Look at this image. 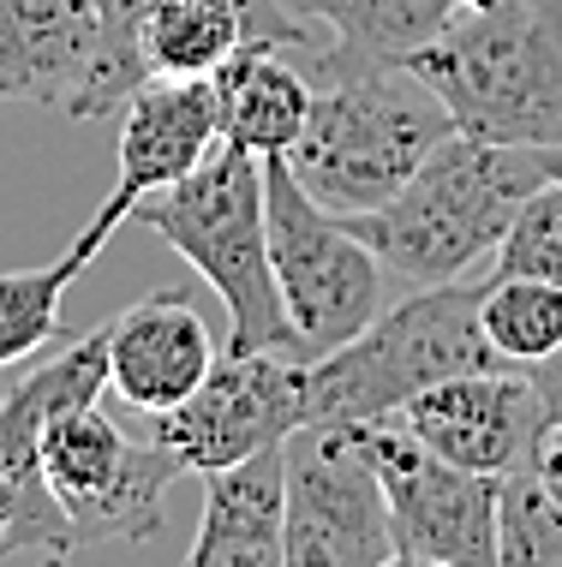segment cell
Wrapping results in <instances>:
<instances>
[{"label": "cell", "mask_w": 562, "mask_h": 567, "mask_svg": "<svg viewBox=\"0 0 562 567\" xmlns=\"http://www.w3.org/2000/svg\"><path fill=\"white\" fill-rule=\"evenodd\" d=\"M84 275L67 251L42 269H7L0 275V371L37 359L42 347L60 341V299Z\"/></svg>", "instance_id": "20"}, {"label": "cell", "mask_w": 562, "mask_h": 567, "mask_svg": "<svg viewBox=\"0 0 562 567\" xmlns=\"http://www.w3.org/2000/svg\"><path fill=\"white\" fill-rule=\"evenodd\" d=\"M479 323L497 359L533 371L562 347V287L539 275H491L479 293Z\"/></svg>", "instance_id": "19"}, {"label": "cell", "mask_w": 562, "mask_h": 567, "mask_svg": "<svg viewBox=\"0 0 562 567\" xmlns=\"http://www.w3.org/2000/svg\"><path fill=\"white\" fill-rule=\"evenodd\" d=\"M109 42L126 90L150 79H216L239 49H306L311 19L294 0H109Z\"/></svg>", "instance_id": "9"}, {"label": "cell", "mask_w": 562, "mask_h": 567, "mask_svg": "<svg viewBox=\"0 0 562 567\" xmlns=\"http://www.w3.org/2000/svg\"><path fill=\"white\" fill-rule=\"evenodd\" d=\"M449 132L454 120L437 90L407 66H384L317 84L306 132L287 150V162L317 204L347 216V209L389 204Z\"/></svg>", "instance_id": "5"}, {"label": "cell", "mask_w": 562, "mask_h": 567, "mask_svg": "<svg viewBox=\"0 0 562 567\" xmlns=\"http://www.w3.org/2000/svg\"><path fill=\"white\" fill-rule=\"evenodd\" d=\"M539 156H544V174L562 179V150H539Z\"/></svg>", "instance_id": "25"}, {"label": "cell", "mask_w": 562, "mask_h": 567, "mask_svg": "<svg viewBox=\"0 0 562 567\" xmlns=\"http://www.w3.org/2000/svg\"><path fill=\"white\" fill-rule=\"evenodd\" d=\"M544 156L521 144H479L449 132L389 204L347 209V227L407 281L443 287L497 257L514 209L544 186Z\"/></svg>", "instance_id": "1"}, {"label": "cell", "mask_w": 562, "mask_h": 567, "mask_svg": "<svg viewBox=\"0 0 562 567\" xmlns=\"http://www.w3.org/2000/svg\"><path fill=\"white\" fill-rule=\"evenodd\" d=\"M533 389H539V406H544V424H562V347L551 352L544 364H533Z\"/></svg>", "instance_id": "23"}, {"label": "cell", "mask_w": 562, "mask_h": 567, "mask_svg": "<svg viewBox=\"0 0 562 567\" xmlns=\"http://www.w3.org/2000/svg\"><path fill=\"white\" fill-rule=\"evenodd\" d=\"M150 234H162L186 264L210 281L227 311V347L234 352H287L299 359L294 317L282 305L276 264H269V216H264V156L222 144L132 209Z\"/></svg>", "instance_id": "2"}, {"label": "cell", "mask_w": 562, "mask_h": 567, "mask_svg": "<svg viewBox=\"0 0 562 567\" xmlns=\"http://www.w3.org/2000/svg\"><path fill=\"white\" fill-rule=\"evenodd\" d=\"M264 216H269V264H276L282 305L294 317L299 359H324L347 347L384 311V257L324 209L294 174L287 156H264Z\"/></svg>", "instance_id": "6"}, {"label": "cell", "mask_w": 562, "mask_h": 567, "mask_svg": "<svg viewBox=\"0 0 562 567\" xmlns=\"http://www.w3.org/2000/svg\"><path fill=\"white\" fill-rule=\"evenodd\" d=\"M395 419H401L425 449H437L443 460H454V466H467V472H484V478H509V472L533 466L539 436H544L539 389L521 364L443 377L425 394H413Z\"/></svg>", "instance_id": "14"}, {"label": "cell", "mask_w": 562, "mask_h": 567, "mask_svg": "<svg viewBox=\"0 0 562 567\" xmlns=\"http://www.w3.org/2000/svg\"><path fill=\"white\" fill-rule=\"evenodd\" d=\"M287 442L204 472V519L186 549L192 567H287Z\"/></svg>", "instance_id": "16"}, {"label": "cell", "mask_w": 562, "mask_h": 567, "mask_svg": "<svg viewBox=\"0 0 562 567\" xmlns=\"http://www.w3.org/2000/svg\"><path fill=\"white\" fill-rule=\"evenodd\" d=\"M347 431L384 484L395 567H497V478L425 449L401 419Z\"/></svg>", "instance_id": "8"}, {"label": "cell", "mask_w": 562, "mask_h": 567, "mask_svg": "<svg viewBox=\"0 0 562 567\" xmlns=\"http://www.w3.org/2000/svg\"><path fill=\"white\" fill-rule=\"evenodd\" d=\"M497 567H562V502L539 466L497 478Z\"/></svg>", "instance_id": "21"}, {"label": "cell", "mask_w": 562, "mask_h": 567, "mask_svg": "<svg viewBox=\"0 0 562 567\" xmlns=\"http://www.w3.org/2000/svg\"><path fill=\"white\" fill-rule=\"evenodd\" d=\"M287 567H395L389 502L347 424L287 436Z\"/></svg>", "instance_id": "10"}, {"label": "cell", "mask_w": 562, "mask_h": 567, "mask_svg": "<svg viewBox=\"0 0 562 567\" xmlns=\"http://www.w3.org/2000/svg\"><path fill=\"white\" fill-rule=\"evenodd\" d=\"M533 466H539V478L551 484V496L562 502V424H544V436H539V454H533Z\"/></svg>", "instance_id": "24"}, {"label": "cell", "mask_w": 562, "mask_h": 567, "mask_svg": "<svg viewBox=\"0 0 562 567\" xmlns=\"http://www.w3.org/2000/svg\"><path fill=\"white\" fill-rule=\"evenodd\" d=\"M491 275H539V281L562 287V179H544L514 209L509 234L491 257Z\"/></svg>", "instance_id": "22"}, {"label": "cell", "mask_w": 562, "mask_h": 567, "mask_svg": "<svg viewBox=\"0 0 562 567\" xmlns=\"http://www.w3.org/2000/svg\"><path fill=\"white\" fill-rule=\"evenodd\" d=\"M407 72L437 90L454 132L479 144L562 150V12L491 0L454 19Z\"/></svg>", "instance_id": "3"}, {"label": "cell", "mask_w": 562, "mask_h": 567, "mask_svg": "<svg viewBox=\"0 0 562 567\" xmlns=\"http://www.w3.org/2000/svg\"><path fill=\"white\" fill-rule=\"evenodd\" d=\"M222 96V137L252 156H287L311 114V72H299L282 49H239L216 72Z\"/></svg>", "instance_id": "18"}, {"label": "cell", "mask_w": 562, "mask_h": 567, "mask_svg": "<svg viewBox=\"0 0 562 567\" xmlns=\"http://www.w3.org/2000/svg\"><path fill=\"white\" fill-rule=\"evenodd\" d=\"M210 364H216V341L186 287L144 293L109 317V389L144 419L180 406L210 377Z\"/></svg>", "instance_id": "15"}, {"label": "cell", "mask_w": 562, "mask_h": 567, "mask_svg": "<svg viewBox=\"0 0 562 567\" xmlns=\"http://www.w3.org/2000/svg\"><path fill=\"white\" fill-rule=\"evenodd\" d=\"M42 478L79 544H156L168 532V484L186 466L156 436H126L109 406H72L42 431Z\"/></svg>", "instance_id": "7"}, {"label": "cell", "mask_w": 562, "mask_h": 567, "mask_svg": "<svg viewBox=\"0 0 562 567\" xmlns=\"http://www.w3.org/2000/svg\"><path fill=\"white\" fill-rule=\"evenodd\" d=\"M216 144H222L216 79H150L126 102V120H120V174H114L109 204L84 221V234L67 245V257L90 269L102 257V245L132 221V209L150 192H168L174 179L204 167V156Z\"/></svg>", "instance_id": "13"}, {"label": "cell", "mask_w": 562, "mask_h": 567, "mask_svg": "<svg viewBox=\"0 0 562 567\" xmlns=\"http://www.w3.org/2000/svg\"><path fill=\"white\" fill-rule=\"evenodd\" d=\"M539 7H556V12H562V0H539Z\"/></svg>", "instance_id": "26"}, {"label": "cell", "mask_w": 562, "mask_h": 567, "mask_svg": "<svg viewBox=\"0 0 562 567\" xmlns=\"http://www.w3.org/2000/svg\"><path fill=\"white\" fill-rule=\"evenodd\" d=\"M473 281L419 287L395 311H377L371 329H359L347 347L306 364V424H366L395 419L413 394L443 377L503 371L497 347L484 341Z\"/></svg>", "instance_id": "4"}, {"label": "cell", "mask_w": 562, "mask_h": 567, "mask_svg": "<svg viewBox=\"0 0 562 567\" xmlns=\"http://www.w3.org/2000/svg\"><path fill=\"white\" fill-rule=\"evenodd\" d=\"M491 0H294L311 24H329V49L311 54V84L359 79V72L407 66L419 49Z\"/></svg>", "instance_id": "17"}, {"label": "cell", "mask_w": 562, "mask_h": 567, "mask_svg": "<svg viewBox=\"0 0 562 567\" xmlns=\"http://www.w3.org/2000/svg\"><path fill=\"white\" fill-rule=\"evenodd\" d=\"M0 102H37L67 120L126 109L109 0H0Z\"/></svg>", "instance_id": "12"}, {"label": "cell", "mask_w": 562, "mask_h": 567, "mask_svg": "<svg viewBox=\"0 0 562 567\" xmlns=\"http://www.w3.org/2000/svg\"><path fill=\"white\" fill-rule=\"evenodd\" d=\"M306 424V359L227 347L210 377L180 406L156 412L144 436H156L186 472H222L246 454L287 442Z\"/></svg>", "instance_id": "11"}]
</instances>
